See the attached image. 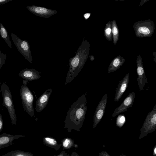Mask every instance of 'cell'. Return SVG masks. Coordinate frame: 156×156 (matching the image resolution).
Here are the masks:
<instances>
[{"label": "cell", "instance_id": "obj_3", "mask_svg": "<svg viewBox=\"0 0 156 156\" xmlns=\"http://www.w3.org/2000/svg\"><path fill=\"white\" fill-rule=\"evenodd\" d=\"M1 91L4 105L8 111L12 125H15L17 118L12 96L9 88L5 83H3L1 86Z\"/></svg>", "mask_w": 156, "mask_h": 156}, {"label": "cell", "instance_id": "obj_15", "mask_svg": "<svg viewBox=\"0 0 156 156\" xmlns=\"http://www.w3.org/2000/svg\"><path fill=\"white\" fill-rule=\"evenodd\" d=\"M42 140L43 144L45 145L55 149L56 151L59 150L62 146L61 144H58L56 140L53 138L44 137Z\"/></svg>", "mask_w": 156, "mask_h": 156}, {"label": "cell", "instance_id": "obj_17", "mask_svg": "<svg viewBox=\"0 0 156 156\" xmlns=\"http://www.w3.org/2000/svg\"><path fill=\"white\" fill-rule=\"evenodd\" d=\"M124 62L123 61H121L118 58L114 59L110 65L108 69V73L114 72L119 69Z\"/></svg>", "mask_w": 156, "mask_h": 156}, {"label": "cell", "instance_id": "obj_22", "mask_svg": "<svg viewBox=\"0 0 156 156\" xmlns=\"http://www.w3.org/2000/svg\"><path fill=\"white\" fill-rule=\"evenodd\" d=\"M138 31L141 34L145 35L150 34V31L149 29L145 27H141L138 28Z\"/></svg>", "mask_w": 156, "mask_h": 156}, {"label": "cell", "instance_id": "obj_24", "mask_svg": "<svg viewBox=\"0 0 156 156\" xmlns=\"http://www.w3.org/2000/svg\"><path fill=\"white\" fill-rule=\"evenodd\" d=\"M3 123L2 117L0 112V132L2 131L3 128Z\"/></svg>", "mask_w": 156, "mask_h": 156}, {"label": "cell", "instance_id": "obj_26", "mask_svg": "<svg viewBox=\"0 0 156 156\" xmlns=\"http://www.w3.org/2000/svg\"><path fill=\"white\" fill-rule=\"evenodd\" d=\"M111 29L109 27L107 28L105 30V33L107 36H109L111 34Z\"/></svg>", "mask_w": 156, "mask_h": 156}, {"label": "cell", "instance_id": "obj_30", "mask_svg": "<svg viewBox=\"0 0 156 156\" xmlns=\"http://www.w3.org/2000/svg\"><path fill=\"white\" fill-rule=\"evenodd\" d=\"M70 156H79V155L75 151H73Z\"/></svg>", "mask_w": 156, "mask_h": 156}, {"label": "cell", "instance_id": "obj_16", "mask_svg": "<svg viewBox=\"0 0 156 156\" xmlns=\"http://www.w3.org/2000/svg\"><path fill=\"white\" fill-rule=\"evenodd\" d=\"M0 35L8 46L12 48V47L8 32L3 25L1 23H0Z\"/></svg>", "mask_w": 156, "mask_h": 156}, {"label": "cell", "instance_id": "obj_4", "mask_svg": "<svg viewBox=\"0 0 156 156\" xmlns=\"http://www.w3.org/2000/svg\"><path fill=\"white\" fill-rule=\"evenodd\" d=\"M20 93L24 111L31 117H35L33 105L34 96L26 84L21 87Z\"/></svg>", "mask_w": 156, "mask_h": 156}, {"label": "cell", "instance_id": "obj_13", "mask_svg": "<svg viewBox=\"0 0 156 156\" xmlns=\"http://www.w3.org/2000/svg\"><path fill=\"white\" fill-rule=\"evenodd\" d=\"M22 135H12L4 133L0 135V149L10 146L14 144V140L25 137Z\"/></svg>", "mask_w": 156, "mask_h": 156}, {"label": "cell", "instance_id": "obj_28", "mask_svg": "<svg viewBox=\"0 0 156 156\" xmlns=\"http://www.w3.org/2000/svg\"><path fill=\"white\" fill-rule=\"evenodd\" d=\"M12 0H0V5H3Z\"/></svg>", "mask_w": 156, "mask_h": 156}, {"label": "cell", "instance_id": "obj_21", "mask_svg": "<svg viewBox=\"0 0 156 156\" xmlns=\"http://www.w3.org/2000/svg\"><path fill=\"white\" fill-rule=\"evenodd\" d=\"M6 57V55L3 53H2L0 49V69L5 63Z\"/></svg>", "mask_w": 156, "mask_h": 156}, {"label": "cell", "instance_id": "obj_29", "mask_svg": "<svg viewBox=\"0 0 156 156\" xmlns=\"http://www.w3.org/2000/svg\"><path fill=\"white\" fill-rule=\"evenodd\" d=\"M90 13H86L83 14V17L85 20H87L90 17Z\"/></svg>", "mask_w": 156, "mask_h": 156}, {"label": "cell", "instance_id": "obj_1", "mask_svg": "<svg viewBox=\"0 0 156 156\" xmlns=\"http://www.w3.org/2000/svg\"><path fill=\"white\" fill-rule=\"evenodd\" d=\"M87 94L86 92L80 97L68 110L64 121V128L67 129L68 132L73 129L80 131L87 110Z\"/></svg>", "mask_w": 156, "mask_h": 156}, {"label": "cell", "instance_id": "obj_7", "mask_svg": "<svg viewBox=\"0 0 156 156\" xmlns=\"http://www.w3.org/2000/svg\"><path fill=\"white\" fill-rule=\"evenodd\" d=\"M108 100V95L105 94L98 104L94 113L93 119V128H95L99 123L105 112Z\"/></svg>", "mask_w": 156, "mask_h": 156}, {"label": "cell", "instance_id": "obj_11", "mask_svg": "<svg viewBox=\"0 0 156 156\" xmlns=\"http://www.w3.org/2000/svg\"><path fill=\"white\" fill-rule=\"evenodd\" d=\"M129 81V73L126 74L119 83L115 90L114 101L118 102L126 89Z\"/></svg>", "mask_w": 156, "mask_h": 156}, {"label": "cell", "instance_id": "obj_18", "mask_svg": "<svg viewBox=\"0 0 156 156\" xmlns=\"http://www.w3.org/2000/svg\"><path fill=\"white\" fill-rule=\"evenodd\" d=\"M2 156H34L33 154L29 152L16 150L9 152Z\"/></svg>", "mask_w": 156, "mask_h": 156}, {"label": "cell", "instance_id": "obj_8", "mask_svg": "<svg viewBox=\"0 0 156 156\" xmlns=\"http://www.w3.org/2000/svg\"><path fill=\"white\" fill-rule=\"evenodd\" d=\"M26 8L35 15L44 18H49L57 13L56 10L34 5L27 6Z\"/></svg>", "mask_w": 156, "mask_h": 156}, {"label": "cell", "instance_id": "obj_27", "mask_svg": "<svg viewBox=\"0 0 156 156\" xmlns=\"http://www.w3.org/2000/svg\"><path fill=\"white\" fill-rule=\"evenodd\" d=\"M100 156H110L108 153L105 151H102L99 153Z\"/></svg>", "mask_w": 156, "mask_h": 156}, {"label": "cell", "instance_id": "obj_33", "mask_svg": "<svg viewBox=\"0 0 156 156\" xmlns=\"http://www.w3.org/2000/svg\"><path fill=\"white\" fill-rule=\"evenodd\" d=\"M74 147L75 148H77L79 147V146L77 144H75L74 145Z\"/></svg>", "mask_w": 156, "mask_h": 156}, {"label": "cell", "instance_id": "obj_12", "mask_svg": "<svg viewBox=\"0 0 156 156\" xmlns=\"http://www.w3.org/2000/svg\"><path fill=\"white\" fill-rule=\"evenodd\" d=\"M137 78L136 80L140 91L144 90L146 83H148L142 63L141 61H139L137 62Z\"/></svg>", "mask_w": 156, "mask_h": 156}, {"label": "cell", "instance_id": "obj_19", "mask_svg": "<svg viewBox=\"0 0 156 156\" xmlns=\"http://www.w3.org/2000/svg\"><path fill=\"white\" fill-rule=\"evenodd\" d=\"M61 142L62 146L65 149H68L73 147L75 144L73 140L69 137L63 139L62 140Z\"/></svg>", "mask_w": 156, "mask_h": 156}, {"label": "cell", "instance_id": "obj_32", "mask_svg": "<svg viewBox=\"0 0 156 156\" xmlns=\"http://www.w3.org/2000/svg\"><path fill=\"white\" fill-rule=\"evenodd\" d=\"M90 59L91 61H92L94 59V58L92 56H90Z\"/></svg>", "mask_w": 156, "mask_h": 156}, {"label": "cell", "instance_id": "obj_20", "mask_svg": "<svg viewBox=\"0 0 156 156\" xmlns=\"http://www.w3.org/2000/svg\"><path fill=\"white\" fill-rule=\"evenodd\" d=\"M125 122V118L123 115H118L116 119V126L119 127H122Z\"/></svg>", "mask_w": 156, "mask_h": 156}, {"label": "cell", "instance_id": "obj_14", "mask_svg": "<svg viewBox=\"0 0 156 156\" xmlns=\"http://www.w3.org/2000/svg\"><path fill=\"white\" fill-rule=\"evenodd\" d=\"M41 72L36 70L35 69L26 68L22 70L19 73V76L27 80H37L41 77Z\"/></svg>", "mask_w": 156, "mask_h": 156}, {"label": "cell", "instance_id": "obj_6", "mask_svg": "<svg viewBox=\"0 0 156 156\" xmlns=\"http://www.w3.org/2000/svg\"><path fill=\"white\" fill-rule=\"evenodd\" d=\"M11 36L19 51L29 62L32 63L33 58L30 45L28 41L22 40L13 33H11Z\"/></svg>", "mask_w": 156, "mask_h": 156}, {"label": "cell", "instance_id": "obj_31", "mask_svg": "<svg viewBox=\"0 0 156 156\" xmlns=\"http://www.w3.org/2000/svg\"><path fill=\"white\" fill-rule=\"evenodd\" d=\"M153 155L154 156L156 155V145L154 146L153 149Z\"/></svg>", "mask_w": 156, "mask_h": 156}, {"label": "cell", "instance_id": "obj_9", "mask_svg": "<svg viewBox=\"0 0 156 156\" xmlns=\"http://www.w3.org/2000/svg\"><path fill=\"white\" fill-rule=\"evenodd\" d=\"M135 97V92H133L129 93L122 104L115 109L112 115V117H115L120 113L125 112L128 108L132 107Z\"/></svg>", "mask_w": 156, "mask_h": 156}, {"label": "cell", "instance_id": "obj_34", "mask_svg": "<svg viewBox=\"0 0 156 156\" xmlns=\"http://www.w3.org/2000/svg\"><path fill=\"white\" fill-rule=\"evenodd\" d=\"M1 82H0V87H1Z\"/></svg>", "mask_w": 156, "mask_h": 156}, {"label": "cell", "instance_id": "obj_10", "mask_svg": "<svg viewBox=\"0 0 156 156\" xmlns=\"http://www.w3.org/2000/svg\"><path fill=\"white\" fill-rule=\"evenodd\" d=\"M52 92V90L49 88L47 90L37 99L35 104L36 111L41 112L47 106Z\"/></svg>", "mask_w": 156, "mask_h": 156}, {"label": "cell", "instance_id": "obj_23", "mask_svg": "<svg viewBox=\"0 0 156 156\" xmlns=\"http://www.w3.org/2000/svg\"><path fill=\"white\" fill-rule=\"evenodd\" d=\"M112 31L114 36H117L118 34V31L117 28L115 26H114L112 27Z\"/></svg>", "mask_w": 156, "mask_h": 156}, {"label": "cell", "instance_id": "obj_25", "mask_svg": "<svg viewBox=\"0 0 156 156\" xmlns=\"http://www.w3.org/2000/svg\"><path fill=\"white\" fill-rule=\"evenodd\" d=\"M54 156H70L69 154H67L64 151H62L59 154Z\"/></svg>", "mask_w": 156, "mask_h": 156}, {"label": "cell", "instance_id": "obj_5", "mask_svg": "<svg viewBox=\"0 0 156 156\" xmlns=\"http://www.w3.org/2000/svg\"><path fill=\"white\" fill-rule=\"evenodd\" d=\"M156 129V104L152 110L147 115L140 129L139 138L146 136L147 134Z\"/></svg>", "mask_w": 156, "mask_h": 156}, {"label": "cell", "instance_id": "obj_2", "mask_svg": "<svg viewBox=\"0 0 156 156\" xmlns=\"http://www.w3.org/2000/svg\"><path fill=\"white\" fill-rule=\"evenodd\" d=\"M90 44L83 39L75 55L69 60V69L67 74L65 85L71 83L79 73L88 56Z\"/></svg>", "mask_w": 156, "mask_h": 156}]
</instances>
